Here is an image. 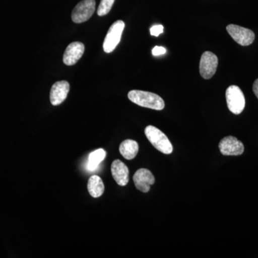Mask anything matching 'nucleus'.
Segmentation results:
<instances>
[{"mask_svg": "<svg viewBox=\"0 0 258 258\" xmlns=\"http://www.w3.org/2000/svg\"><path fill=\"white\" fill-rule=\"evenodd\" d=\"M128 99L139 106L145 107L151 109L161 111L164 108L165 103L164 100L156 93L147 91L133 90L128 94Z\"/></svg>", "mask_w": 258, "mask_h": 258, "instance_id": "1", "label": "nucleus"}, {"mask_svg": "<svg viewBox=\"0 0 258 258\" xmlns=\"http://www.w3.org/2000/svg\"><path fill=\"white\" fill-rule=\"evenodd\" d=\"M146 137L150 143L159 152L164 154H170L173 152V146L165 134L153 125L146 127Z\"/></svg>", "mask_w": 258, "mask_h": 258, "instance_id": "2", "label": "nucleus"}, {"mask_svg": "<svg viewBox=\"0 0 258 258\" xmlns=\"http://www.w3.org/2000/svg\"><path fill=\"white\" fill-rule=\"evenodd\" d=\"M227 107L232 113L240 114L245 106V98L242 91L237 86H230L226 91Z\"/></svg>", "mask_w": 258, "mask_h": 258, "instance_id": "3", "label": "nucleus"}, {"mask_svg": "<svg viewBox=\"0 0 258 258\" xmlns=\"http://www.w3.org/2000/svg\"><path fill=\"white\" fill-rule=\"evenodd\" d=\"M124 28L125 23L122 20H117L111 25L103 42V47L105 52L111 53L115 50L121 39Z\"/></svg>", "mask_w": 258, "mask_h": 258, "instance_id": "4", "label": "nucleus"}, {"mask_svg": "<svg viewBox=\"0 0 258 258\" xmlns=\"http://www.w3.org/2000/svg\"><path fill=\"white\" fill-rule=\"evenodd\" d=\"M96 10L95 0H83L73 10L72 20L75 23H83L91 18Z\"/></svg>", "mask_w": 258, "mask_h": 258, "instance_id": "5", "label": "nucleus"}, {"mask_svg": "<svg viewBox=\"0 0 258 258\" xmlns=\"http://www.w3.org/2000/svg\"><path fill=\"white\" fill-rule=\"evenodd\" d=\"M226 29L232 39L242 46H248L251 45L255 37L254 33L252 30L239 26V25L230 24V25H227Z\"/></svg>", "mask_w": 258, "mask_h": 258, "instance_id": "6", "label": "nucleus"}, {"mask_svg": "<svg viewBox=\"0 0 258 258\" xmlns=\"http://www.w3.org/2000/svg\"><path fill=\"white\" fill-rule=\"evenodd\" d=\"M218 66L217 55L210 51L204 52L200 59V73L205 79H211L216 73Z\"/></svg>", "mask_w": 258, "mask_h": 258, "instance_id": "7", "label": "nucleus"}, {"mask_svg": "<svg viewBox=\"0 0 258 258\" xmlns=\"http://www.w3.org/2000/svg\"><path fill=\"white\" fill-rule=\"evenodd\" d=\"M219 149L224 156H239L244 152L243 144L232 136L222 139Z\"/></svg>", "mask_w": 258, "mask_h": 258, "instance_id": "8", "label": "nucleus"}, {"mask_svg": "<svg viewBox=\"0 0 258 258\" xmlns=\"http://www.w3.org/2000/svg\"><path fill=\"white\" fill-rule=\"evenodd\" d=\"M134 182L139 191L147 193L150 190L151 185L155 183V178L149 169H140L134 174Z\"/></svg>", "mask_w": 258, "mask_h": 258, "instance_id": "9", "label": "nucleus"}, {"mask_svg": "<svg viewBox=\"0 0 258 258\" xmlns=\"http://www.w3.org/2000/svg\"><path fill=\"white\" fill-rule=\"evenodd\" d=\"M70 91V84L66 81H57L51 88L50 99L53 106H58L66 99Z\"/></svg>", "mask_w": 258, "mask_h": 258, "instance_id": "10", "label": "nucleus"}, {"mask_svg": "<svg viewBox=\"0 0 258 258\" xmlns=\"http://www.w3.org/2000/svg\"><path fill=\"white\" fill-rule=\"evenodd\" d=\"M85 46L81 42H74L70 44L64 51L63 62L66 66H74L82 57Z\"/></svg>", "mask_w": 258, "mask_h": 258, "instance_id": "11", "label": "nucleus"}, {"mask_svg": "<svg viewBox=\"0 0 258 258\" xmlns=\"http://www.w3.org/2000/svg\"><path fill=\"white\" fill-rule=\"evenodd\" d=\"M111 173L113 179L117 184L124 186L129 181V171L128 167L121 161L115 160L111 164Z\"/></svg>", "mask_w": 258, "mask_h": 258, "instance_id": "12", "label": "nucleus"}, {"mask_svg": "<svg viewBox=\"0 0 258 258\" xmlns=\"http://www.w3.org/2000/svg\"><path fill=\"white\" fill-rule=\"evenodd\" d=\"M119 152L125 159L132 160L138 154L139 144L136 141L127 139L120 144Z\"/></svg>", "mask_w": 258, "mask_h": 258, "instance_id": "13", "label": "nucleus"}, {"mask_svg": "<svg viewBox=\"0 0 258 258\" xmlns=\"http://www.w3.org/2000/svg\"><path fill=\"white\" fill-rule=\"evenodd\" d=\"M104 184L100 176L93 175L88 180V192L93 198H98L101 197L104 192Z\"/></svg>", "mask_w": 258, "mask_h": 258, "instance_id": "14", "label": "nucleus"}, {"mask_svg": "<svg viewBox=\"0 0 258 258\" xmlns=\"http://www.w3.org/2000/svg\"><path fill=\"white\" fill-rule=\"evenodd\" d=\"M106 152L104 149H99L91 153L88 157L87 168L89 171L96 170L102 161L106 158Z\"/></svg>", "mask_w": 258, "mask_h": 258, "instance_id": "15", "label": "nucleus"}, {"mask_svg": "<svg viewBox=\"0 0 258 258\" xmlns=\"http://www.w3.org/2000/svg\"><path fill=\"white\" fill-rule=\"evenodd\" d=\"M114 2L115 0H101L98 10H97L98 16H105V15H108L111 11Z\"/></svg>", "mask_w": 258, "mask_h": 258, "instance_id": "16", "label": "nucleus"}, {"mask_svg": "<svg viewBox=\"0 0 258 258\" xmlns=\"http://www.w3.org/2000/svg\"><path fill=\"white\" fill-rule=\"evenodd\" d=\"M164 32V26L161 25H154L150 28V33L152 36L158 37Z\"/></svg>", "mask_w": 258, "mask_h": 258, "instance_id": "17", "label": "nucleus"}, {"mask_svg": "<svg viewBox=\"0 0 258 258\" xmlns=\"http://www.w3.org/2000/svg\"><path fill=\"white\" fill-rule=\"evenodd\" d=\"M166 52V48L163 47L156 46L152 49V54L154 56L164 55Z\"/></svg>", "mask_w": 258, "mask_h": 258, "instance_id": "18", "label": "nucleus"}, {"mask_svg": "<svg viewBox=\"0 0 258 258\" xmlns=\"http://www.w3.org/2000/svg\"><path fill=\"white\" fill-rule=\"evenodd\" d=\"M252 90H253V92L255 94L256 97L258 98V79L254 81L253 86H252Z\"/></svg>", "mask_w": 258, "mask_h": 258, "instance_id": "19", "label": "nucleus"}]
</instances>
